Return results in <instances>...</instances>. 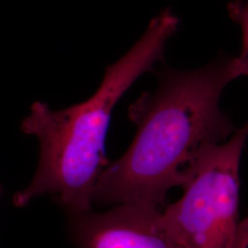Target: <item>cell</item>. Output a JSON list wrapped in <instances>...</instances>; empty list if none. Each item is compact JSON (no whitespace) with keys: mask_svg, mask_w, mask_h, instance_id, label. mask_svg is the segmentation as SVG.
I'll return each mask as SVG.
<instances>
[{"mask_svg":"<svg viewBox=\"0 0 248 248\" xmlns=\"http://www.w3.org/2000/svg\"><path fill=\"white\" fill-rule=\"evenodd\" d=\"M241 77H248V63L240 55H223L189 71L164 66L157 89L129 107L135 136L100 175L92 206L164 205L169 191L182 186L184 171L202 145L223 142L236 131L219 102L223 89Z\"/></svg>","mask_w":248,"mask_h":248,"instance_id":"cell-1","label":"cell"},{"mask_svg":"<svg viewBox=\"0 0 248 248\" xmlns=\"http://www.w3.org/2000/svg\"><path fill=\"white\" fill-rule=\"evenodd\" d=\"M179 19L169 9L151 20L137 43L106 68L102 82L88 100L54 110L36 101L21 131L39 141V161L31 183L13 197L25 207L39 197H52L65 214L92 210V194L109 161L107 134L118 101L144 73L163 60L166 45Z\"/></svg>","mask_w":248,"mask_h":248,"instance_id":"cell-2","label":"cell"},{"mask_svg":"<svg viewBox=\"0 0 248 248\" xmlns=\"http://www.w3.org/2000/svg\"><path fill=\"white\" fill-rule=\"evenodd\" d=\"M248 122L226 142H209L184 171L183 194L162 212L181 248H232L238 226L240 164Z\"/></svg>","mask_w":248,"mask_h":248,"instance_id":"cell-3","label":"cell"},{"mask_svg":"<svg viewBox=\"0 0 248 248\" xmlns=\"http://www.w3.org/2000/svg\"><path fill=\"white\" fill-rule=\"evenodd\" d=\"M65 216L75 248H181L166 229L155 205L123 204L104 212Z\"/></svg>","mask_w":248,"mask_h":248,"instance_id":"cell-4","label":"cell"},{"mask_svg":"<svg viewBox=\"0 0 248 248\" xmlns=\"http://www.w3.org/2000/svg\"><path fill=\"white\" fill-rule=\"evenodd\" d=\"M227 9L230 18L241 28L243 50L240 56L248 63V1L232 0Z\"/></svg>","mask_w":248,"mask_h":248,"instance_id":"cell-5","label":"cell"},{"mask_svg":"<svg viewBox=\"0 0 248 248\" xmlns=\"http://www.w3.org/2000/svg\"><path fill=\"white\" fill-rule=\"evenodd\" d=\"M232 248H248V217L238 223Z\"/></svg>","mask_w":248,"mask_h":248,"instance_id":"cell-6","label":"cell"}]
</instances>
